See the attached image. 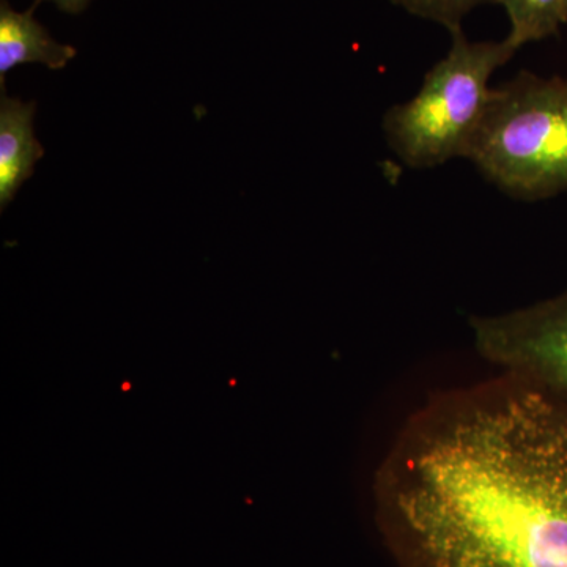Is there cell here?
Instances as JSON below:
<instances>
[{"label": "cell", "mask_w": 567, "mask_h": 567, "mask_svg": "<svg viewBox=\"0 0 567 567\" xmlns=\"http://www.w3.org/2000/svg\"><path fill=\"white\" fill-rule=\"evenodd\" d=\"M377 499L402 567H567V402L516 375L436 402Z\"/></svg>", "instance_id": "1"}, {"label": "cell", "mask_w": 567, "mask_h": 567, "mask_svg": "<svg viewBox=\"0 0 567 567\" xmlns=\"http://www.w3.org/2000/svg\"><path fill=\"white\" fill-rule=\"evenodd\" d=\"M465 158L516 199L567 192V76L520 71L494 89Z\"/></svg>", "instance_id": "2"}, {"label": "cell", "mask_w": 567, "mask_h": 567, "mask_svg": "<svg viewBox=\"0 0 567 567\" xmlns=\"http://www.w3.org/2000/svg\"><path fill=\"white\" fill-rule=\"evenodd\" d=\"M451 35L450 52L427 71L420 92L383 121L388 144L416 169L465 158L494 92L488 80L517 51L506 39L472 43L462 29Z\"/></svg>", "instance_id": "3"}, {"label": "cell", "mask_w": 567, "mask_h": 567, "mask_svg": "<svg viewBox=\"0 0 567 567\" xmlns=\"http://www.w3.org/2000/svg\"><path fill=\"white\" fill-rule=\"evenodd\" d=\"M473 331L484 357L567 402V290L511 315L477 317Z\"/></svg>", "instance_id": "4"}, {"label": "cell", "mask_w": 567, "mask_h": 567, "mask_svg": "<svg viewBox=\"0 0 567 567\" xmlns=\"http://www.w3.org/2000/svg\"><path fill=\"white\" fill-rule=\"evenodd\" d=\"M35 103L3 95L0 100V208L14 199L25 181L33 175L44 148L33 132Z\"/></svg>", "instance_id": "5"}, {"label": "cell", "mask_w": 567, "mask_h": 567, "mask_svg": "<svg viewBox=\"0 0 567 567\" xmlns=\"http://www.w3.org/2000/svg\"><path fill=\"white\" fill-rule=\"evenodd\" d=\"M35 6L24 13L11 9L7 0L0 3V82L14 66L41 63L50 70L65 69L76 58L70 44L58 43L47 29L33 18Z\"/></svg>", "instance_id": "6"}, {"label": "cell", "mask_w": 567, "mask_h": 567, "mask_svg": "<svg viewBox=\"0 0 567 567\" xmlns=\"http://www.w3.org/2000/svg\"><path fill=\"white\" fill-rule=\"evenodd\" d=\"M509 17L511 32L506 40L516 50L532 41L558 35L567 22V0H496Z\"/></svg>", "instance_id": "7"}, {"label": "cell", "mask_w": 567, "mask_h": 567, "mask_svg": "<svg viewBox=\"0 0 567 567\" xmlns=\"http://www.w3.org/2000/svg\"><path fill=\"white\" fill-rule=\"evenodd\" d=\"M391 2L424 20L439 22L445 25L447 31L453 32L461 29V21L470 10L481 3H496V0H391Z\"/></svg>", "instance_id": "8"}, {"label": "cell", "mask_w": 567, "mask_h": 567, "mask_svg": "<svg viewBox=\"0 0 567 567\" xmlns=\"http://www.w3.org/2000/svg\"><path fill=\"white\" fill-rule=\"evenodd\" d=\"M40 2H43V0H37V3ZM50 2L55 3L59 9L66 11V13L78 14L87 9L91 0H50Z\"/></svg>", "instance_id": "9"}]
</instances>
